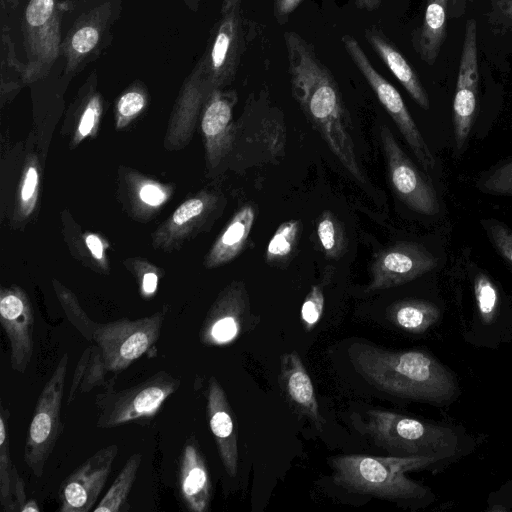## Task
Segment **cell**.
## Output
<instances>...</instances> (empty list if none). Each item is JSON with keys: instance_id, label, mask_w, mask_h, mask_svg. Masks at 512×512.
Wrapping results in <instances>:
<instances>
[{"instance_id": "4dcf8cb0", "label": "cell", "mask_w": 512, "mask_h": 512, "mask_svg": "<svg viewBox=\"0 0 512 512\" xmlns=\"http://www.w3.org/2000/svg\"><path fill=\"white\" fill-rule=\"evenodd\" d=\"M474 295L481 320L485 324L493 323L498 313L499 295L495 284L482 272L474 278Z\"/></svg>"}, {"instance_id": "8fae6325", "label": "cell", "mask_w": 512, "mask_h": 512, "mask_svg": "<svg viewBox=\"0 0 512 512\" xmlns=\"http://www.w3.org/2000/svg\"><path fill=\"white\" fill-rule=\"evenodd\" d=\"M479 91L477 27L474 19L465 24L458 76L453 100L455 151L463 150L474 122Z\"/></svg>"}, {"instance_id": "30bf717a", "label": "cell", "mask_w": 512, "mask_h": 512, "mask_svg": "<svg viewBox=\"0 0 512 512\" xmlns=\"http://www.w3.org/2000/svg\"><path fill=\"white\" fill-rule=\"evenodd\" d=\"M380 137L390 183L397 197L417 213L437 214L439 201L430 180L405 154L387 126L381 127Z\"/></svg>"}, {"instance_id": "277c9868", "label": "cell", "mask_w": 512, "mask_h": 512, "mask_svg": "<svg viewBox=\"0 0 512 512\" xmlns=\"http://www.w3.org/2000/svg\"><path fill=\"white\" fill-rule=\"evenodd\" d=\"M360 427L376 446L394 456L435 457L443 462L459 450L454 429L387 410H368Z\"/></svg>"}, {"instance_id": "7a4b0ae2", "label": "cell", "mask_w": 512, "mask_h": 512, "mask_svg": "<svg viewBox=\"0 0 512 512\" xmlns=\"http://www.w3.org/2000/svg\"><path fill=\"white\" fill-rule=\"evenodd\" d=\"M349 358L369 384L393 396L444 405L459 394L454 374L424 351H392L357 342Z\"/></svg>"}, {"instance_id": "484cf974", "label": "cell", "mask_w": 512, "mask_h": 512, "mask_svg": "<svg viewBox=\"0 0 512 512\" xmlns=\"http://www.w3.org/2000/svg\"><path fill=\"white\" fill-rule=\"evenodd\" d=\"M142 460L141 453H133L126 461L112 485L93 509L94 512H120L129 509L128 497L136 480Z\"/></svg>"}, {"instance_id": "3957f363", "label": "cell", "mask_w": 512, "mask_h": 512, "mask_svg": "<svg viewBox=\"0 0 512 512\" xmlns=\"http://www.w3.org/2000/svg\"><path fill=\"white\" fill-rule=\"evenodd\" d=\"M442 461L435 457L339 455L331 459L333 480L355 493L387 500L422 501L433 499L430 489L406 477Z\"/></svg>"}, {"instance_id": "2e32d148", "label": "cell", "mask_w": 512, "mask_h": 512, "mask_svg": "<svg viewBox=\"0 0 512 512\" xmlns=\"http://www.w3.org/2000/svg\"><path fill=\"white\" fill-rule=\"evenodd\" d=\"M237 102L234 90L215 88L206 98L201 128L205 137L207 158L216 166L228 153L233 141V108Z\"/></svg>"}, {"instance_id": "bcb514c9", "label": "cell", "mask_w": 512, "mask_h": 512, "mask_svg": "<svg viewBox=\"0 0 512 512\" xmlns=\"http://www.w3.org/2000/svg\"><path fill=\"white\" fill-rule=\"evenodd\" d=\"M475 0H449V17L460 18L466 12L469 4Z\"/></svg>"}, {"instance_id": "9a60e30c", "label": "cell", "mask_w": 512, "mask_h": 512, "mask_svg": "<svg viewBox=\"0 0 512 512\" xmlns=\"http://www.w3.org/2000/svg\"><path fill=\"white\" fill-rule=\"evenodd\" d=\"M0 322L10 343L11 367L23 374L34 351L35 318L33 307L22 289L1 290Z\"/></svg>"}, {"instance_id": "4316f807", "label": "cell", "mask_w": 512, "mask_h": 512, "mask_svg": "<svg viewBox=\"0 0 512 512\" xmlns=\"http://www.w3.org/2000/svg\"><path fill=\"white\" fill-rule=\"evenodd\" d=\"M10 411L0 404V504L5 512H15L16 506L12 494V472L9 441Z\"/></svg>"}, {"instance_id": "b9f144b4", "label": "cell", "mask_w": 512, "mask_h": 512, "mask_svg": "<svg viewBox=\"0 0 512 512\" xmlns=\"http://www.w3.org/2000/svg\"><path fill=\"white\" fill-rule=\"evenodd\" d=\"M12 494L16 506V511H20L27 502L25 493V484L21 476L19 475L16 466L13 467L12 472Z\"/></svg>"}, {"instance_id": "f546056e", "label": "cell", "mask_w": 512, "mask_h": 512, "mask_svg": "<svg viewBox=\"0 0 512 512\" xmlns=\"http://www.w3.org/2000/svg\"><path fill=\"white\" fill-rule=\"evenodd\" d=\"M319 243L329 258H339L345 249L344 230L339 220L329 211L323 212L317 221Z\"/></svg>"}, {"instance_id": "836d02e7", "label": "cell", "mask_w": 512, "mask_h": 512, "mask_svg": "<svg viewBox=\"0 0 512 512\" xmlns=\"http://www.w3.org/2000/svg\"><path fill=\"white\" fill-rule=\"evenodd\" d=\"M479 189L494 195H512V160L491 170L479 181Z\"/></svg>"}, {"instance_id": "ba28073f", "label": "cell", "mask_w": 512, "mask_h": 512, "mask_svg": "<svg viewBox=\"0 0 512 512\" xmlns=\"http://www.w3.org/2000/svg\"><path fill=\"white\" fill-rule=\"evenodd\" d=\"M243 0H223L219 18L198 67L212 89L224 88L237 73L244 51Z\"/></svg>"}, {"instance_id": "60d3db41", "label": "cell", "mask_w": 512, "mask_h": 512, "mask_svg": "<svg viewBox=\"0 0 512 512\" xmlns=\"http://www.w3.org/2000/svg\"><path fill=\"white\" fill-rule=\"evenodd\" d=\"M303 0H273V12L279 25L288 21L289 16L298 8Z\"/></svg>"}, {"instance_id": "7402d4cb", "label": "cell", "mask_w": 512, "mask_h": 512, "mask_svg": "<svg viewBox=\"0 0 512 512\" xmlns=\"http://www.w3.org/2000/svg\"><path fill=\"white\" fill-rule=\"evenodd\" d=\"M449 0H427L419 27L413 30L411 43L420 59L434 65L447 35Z\"/></svg>"}, {"instance_id": "d4e9b609", "label": "cell", "mask_w": 512, "mask_h": 512, "mask_svg": "<svg viewBox=\"0 0 512 512\" xmlns=\"http://www.w3.org/2000/svg\"><path fill=\"white\" fill-rule=\"evenodd\" d=\"M107 373L100 348L96 344L88 346L76 364L66 404L70 405L78 395L104 385Z\"/></svg>"}, {"instance_id": "6da1fadb", "label": "cell", "mask_w": 512, "mask_h": 512, "mask_svg": "<svg viewBox=\"0 0 512 512\" xmlns=\"http://www.w3.org/2000/svg\"><path fill=\"white\" fill-rule=\"evenodd\" d=\"M293 97L332 153L360 183H366L352 138V125L340 87L313 45L295 31L284 32Z\"/></svg>"}, {"instance_id": "5bb4252c", "label": "cell", "mask_w": 512, "mask_h": 512, "mask_svg": "<svg viewBox=\"0 0 512 512\" xmlns=\"http://www.w3.org/2000/svg\"><path fill=\"white\" fill-rule=\"evenodd\" d=\"M254 321L248 296L241 283H233L218 296L200 327L199 339L205 346L234 341Z\"/></svg>"}, {"instance_id": "8992f818", "label": "cell", "mask_w": 512, "mask_h": 512, "mask_svg": "<svg viewBox=\"0 0 512 512\" xmlns=\"http://www.w3.org/2000/svg\"><path fill=\"white\" fill-rule=\"evenodd\" d=\"M68 354L65 353L38 396L24 446V461L36 477L45 465L63 433L61 406L67 377Z\"/></svg>"}, {"instance_id": "1f68e13d", "label": "cell", "mask_w": 512, "mask_h": 512, "mask_svg": "<svg viewBox=\"0 0 512 512\" xmlns=\"http://www.w3.org/2000/svg\"><path fill=\"white\" fill-rule=\"evenodd\" d=\"M57 292L68 320L86 340L92 342L97 323L88 317L74 295L59 287H57Z\"/></svg>"}, {"instance_id": "5b68a950", "label": "cell", "mask_w": 512, "mask_h": 512, "mask_svg": "<svg viewBox=\"0 0 512 512\" xmlns=\"http://www.w3.org/2000/svg\"><path fill=\"white\" fill-rule=\"evenodd\" d=\"M179 378L161 370L142 382L120 391L108 389L97 396L100 413L97 428L109 429L153 418L180 387Z\"/></svg>"}, {"instance_id": "f6af8a7d", "label": "cell", "mask_w": 512, "mask_h": 512, "mask_svg": "<svg viewBox=\"0 0 512 512\" xmlns=\"http://www.w3.org/2000/svg\"><path fill=\"white\" fill-rule=\"evenodd\" d=\"M85 243L93 257L102 260L104 257L103 243L97 235L89 234L85 237Z\"/></svg>"}, {"instance_id": "f35d334b", "label": "cell", "mask_w": 512, "mask_h": 512, "mask_svg": "<svg viewBox=\"0 0 512 512\" xmlns=\"http://www.w3.org/2000/svg\"><path fill=\"white\" fill-rule=\"evenodd\" d=\"M101 112V104L98 96H94L87 104L82 113L79 126L77 129V140L81 141L83 138L91 134L97 125Z\"/></svg>"}, {"instance_id": "c3c4849f", "label": "cell", "mask_w": 512, "mask_h": 512, "mask_svg": "<svg viewBox=\"0 0 512 512\" xmlns=\"http://www.w3.org/2000/svg\"><path fill=\"white\" fill-rule=\"evenodd\" d=\"M40 507L34 499L27 500L21 512H39Z\"/></svg>"}, {"instance_id": "9c48e42d", "label": "cell", "mask_w": 512, "mask_h": 512, "mask_svg": "<svg viewBox=\"0 0 512 512\" xmlns=\"http://www.w3.org/2000/svg\"><path fill=\"white\" fill-rule=\"evenodd\" d=\"M341 42L354 65L400 130L421 166L426 171L433 169L435 159L399 91L375 69L357 39L345 34L342 36Z\"/></svg>"}, {"instance_id": "4fadbf2b", "label": "cell", "mask_w": 512, "mask_h": 512, "mask_svg": "<svg viewBox=\"0 0 512 512\" xmlns=\"http://www.w3.org/2000/svg\"><path fill=\"white\" fill-rule=\"evenodd\" d=\"M437 263V258L418 243H396L375 255L367 290H384L406 284L433 270Z\"/></svg>"}, {"instance_id": "d6a6232c", "label": "cell", "mask_w": 512, "mask_h": 512, "mask_svg": "<svg viewBox=\"0 0 512 512\" xmlns=\"http://www.w3.org/2000/svg\"><path fill=\"white\" fill-rule=\"evenodd\" d=\"M214 204V197L202 195L188 199L173 213L170 219V228L180 229L186 224L198 220Z\"/></svg>"}, {"instance_id": "f1b7e54d", "label": "cell", "mask_w": 512, "mask_h": 512, "mask_svg": "<svg viewBox=\"0 0 512 512\" xmlns=\"http://www.w3.org/2000/svg\"><path fill=\"white\" fill-rule=\"evenodd\" d=\"M101 28L94 20H87L79 25L70 35L66 44L68 68L77 67L98 45Z\"/></svg>"}, {"instance_id": "ee69618b", "label": "cell", "mask_w": 512, "mask_h": 512, "mask_svg": "<svg viewBox=\"0 0 512 512\" xmlns=\"http://www.w3.org/2000/svg\"><path fill=\"white\" fill-rule=\"evenodd\" d=\"M157 286H158V275L154 272H146L143 276H142V280H141V290H142V294L143 296H152L156 290H157Z\"/></svg>"}, {"instance_id": "7bdbcfd3", "label": "cell", "mask_w": 512, "mask_h": 512, "mask_svg": "<svg viewBox=\"0 0 512 512\" xmlns=\"http://www.w3.org/2000/svg\"><path fill=\"white\" fill-rule=\"evenodd\" d=\"M141 200L151 206L161 204L166 196L163 190L154 184L144 185L139 192Z\"/></svg>"}, {"instance_id": "7dc6e473", "label": "cell", "mask_w": 512, "mask_h": 512, "mask_svg": "<svg viewBox=\"0 0 512 512\" xmlns=\"http://www.w3.org/2000/svg\"><path fill=\"white\" fill-rule=\"evenodd\" d=\"M354 3L358 9L372 12L381 6L382 0H354Z\"/></svg>"}, {"instance_id": "d6986e66", "label": "cell", "mask_w": 512, "mask_h": 512, "mask_svg": "<svg viewBox=\"0 0 512 512\" xmlns=\"http://www.w3.org/2000/svg\"><path fill=\"white\" fill-rule=\"evenodd\" d=\"M180 495L192 512H205L211 499L208 469L194 436L183 446L179 466Z\"/></svg>"}, {"instance_id": "52a82bcc", "label": "cell", "mask_w": 512, "mask_h": 512, "mask_svg": "<svg viewBox=\"0 0 512 512\" xmlns=\"http://www.w3.org/2000/svg\"><path fill=\"white\" fill-rule=\"evenodd\" d=\"M164 312L135 320L121 318L97 323L93 341L102 353L108 372L118 374L147 353L158 341Z\"/></svg>"}, {"instance_id": "d590c367", "label": "cell", "mask_w": 512, "mask_h": 512, "mask_svg": "<svg viewBox=\"0 0 512 512\" xmlns=\"http://www.w3.org/2000/svg\"><path fill=\"white\" fill-rule=\"evenodd\" d=\"M324 301L322 285H313L301 307V318L306 331L313 329L319 322L324 310Z\"/></svg>"}, {"instance_id": "8d00e7d4", "label": "cell", "mask_w": 512, "mask_h": 512, "mask_svg": "<svg viewBox=\"0 0 512 512\" xmlns=\"http://www.w3.org/2000/svg\"><path fill=\"white\" fill-rule=\"evenodd\" d=\"M145 95L138 90H130L124 93L118 100V127L124 126L136 116L145 106Z\"/></svg>"}, {"instance_id": "cb8c5ba5", "label": "cell", "mask_w": 512, "mask_h": 512, "mask_svg": "<svg viewBox=\"0 0 512 512\" xmlns=\"http://www.w3.org/2000/svg\"><path fill=\"white\" fill-rule=\"evenodd\" d=\"M387 315L400 329L421 334L433 326L440 318V309L432 302L421 299H404L392 303Z\"/></svg>"}, {"instance_id": "ab89813d", "label": "cell", "mask_w": 512, "mask_h": 512, "mask_svg": "<svg viewBox=\"0 0 512 512\" xmlns=\"http://www.w3.org/2000/svg\"><path fill=\"white\" fill-rule=\"evenodd\" d=\"M37 186L38 171L34 166H30L25 173L21 188V202L28 211L33 209Z\"/></svg>"}, {"instance_id": "7c38bea8", "label": "cell", "mask_w": 512, "mask_h": 512, "mask_svg": "<svg viewBox=\"0 0 512 512\" xmlns=\"http://www.w3.org/2000/svg\"><path fill=\"white\" fill-rule=\"evenodd\" d=\"M119 448L116 444L92 454L61 483L60 512H88L96 504L111 473Z\"/></svg>"}, {"instance_id": "681fc988", "label": "cell", "mask_w": 512, "mask_h": 512, "mask_svg": "<svg viewBox=\"0 0 512 512\" xmlns=\"http://www.w3.org/2000/svg\"><path fill=\"white\" fill-rule=\"evenodd\" d=\"M187 1L188 5L192 7L193 9H196L198 7L199 0H185Z\"/></svg>"}, {"instance_id": "e575fe53", "label": "cell", "mask_w": 512, "mask_h": 512, "mask_svg": "<svg viewBox=\"0 0 512 512\" xmlns=\"http://www.w3.org/2000/svg\"><path fill=\"white\" fill-rule=\"evenodd\" d=\"M483 225L493 246L512 266V229L495 220H487Z\"/></svg>"}, {"instance_id": "44dd1931", "label": "cell", "mask_w": 512, "mask_h": 512, "mask_svg": "<svg viewBox=\"0 0 512 512\" xmlns=\"http://www.w3.org/2000/svg\"><path fill=\"white\" fill-rule=\"evenodd\" d=\"M55 0H30L25 11V30L36 62L44 65L57 54ZM36 62L33 68L36 67Z\"/></svg>"}, {"instance_id": "e0dca14e", "label": "cell", "mask_w": 512, "mask_h": 512, "mask_svg": "<svg viewBox=\"0 0 512 512\" xmlns=\"http://www.w3.org/2000/svg\"><path fill=\"white\" fill-rule=\"evenodd\" d=\"M207 418L219 457L230 477L238 471V437L232 409L218 380L211 376L207 390Z\"/></svg>"}, {"instance_id": "83f0119b", "label": "cell", "mask_w": 512, "mask_h": 512, "mask_svg": "<svg viewBox=\"0 0 512 512\" xmlns=\"http://www.w3.org/2000/svg\"><path fill=\"white\" fill-rule=\"evenodd\" d=\"M300 232L299 220H289L280 224L268 242L266 262L271 265H283L294 252Z\"/></svg>"}, {"instance_id": "603a6c76", "label": "cell", "mask_w": 512, "mask_h": 512, "mask_svg": "<svg viewBox=\"0 0 512 512\" xmlns=\"http://www.w3.org/2000/svg\"><path fill=\"white\" fill-rule=\"evenodd\" d=\"M253 205L242 206L220 234L207 258L206 266L214 268L232 261L244 249L255 221Z\"/></svg>"}, {"instance_id": "ffe728a7", "label": "cell", "mask_w": 512, "mask_h": 512, "mask_svg": "<svg viewBox=\"0 0 512 512\" xmlns=\"http://www.w3.org/2000/svg\"><path fill=\"white\" fill-rule=\"evenodd\" d=\"M364 36L411 98L423 109L429 108V98L416 71L398 47L377 27H369Z\"/></svg>"}, {"instance_id": "74e56055", "label": "cell", "mask_w": 512, "mask_h": 512, "mask_svg": "<svg viewBox=\"0 0 512 512\" xmlns=\"http://www.w3.org/2000/svg\"><path fill=\"white\" fill-rule=\"evenodd\" d=\"M489 23L497 31H512V0H492Z\"/></svg>"}, {"instance_id": "ac0fdd59", "label": "cell", "mask_w": 512, "mask_h": 512, "mask_svg": "<svg viewBox=\"0 0 512 512\" xmlns=\"http://www.w3.org/2000/svg\"><path fill=\"white\" fill-rule=\"evenodd\" d=\"M279 384L290 406L321 431L325 420L320 415L311 378L296 351L281 356Z\"/></svg>"}]
</instances>
